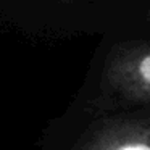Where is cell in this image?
Wrapping results in <instances>:
<instances>
[{
    "mask_svg": "<svg viewBox=\"0 0 150 150\" xmlns=\"http://www.w3.org/2000/svg\"><path fill=\"white\" fill-rule=\"evenodd\" d=\"M78 150H150V118L107 121L89 132Z\"/></svg>",
    "mask_w": 150,
    "mask_h": 150,
    "instance_id": "cell-2",
    "label": "cell"
},
{
    "mask_svg": "<svg viewBox=\"0 0 150 150\" xmlns=\"http://www.w3.org/2000/svg\"><path fill=\"white\" fill-rule=\"evenodd\" d=\"M103 82L124 100L150 103V42L115 49L105 63Z\"/></svg>",
    "mask_w": 150,
    "mask_h": 150,
    "instance_id": "cell-1",
    "label": "cell"
}]
</instances>
